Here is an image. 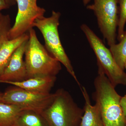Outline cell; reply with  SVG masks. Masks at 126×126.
Masks as SVG:
<instances>
[{
  "label": "cell",
  "mask_w": 126,
  "mask_h": 126,
  "mask_svg": "<svg viewBox=\"0 0 126 126\" xmlns=\"http://www.w3.org/2000/svg\"><path fill=\"white\" fill-rule=\"evenodd\" d=\"M94 82L93 98L99 108L104 126H126L121 105L122 96L101 70Z\"/></svg>",
  "instance_id": "6da1fadb"
},
{
  "label": "cell",
  "mask_w": 126,
  "mask_h": 126,
  "mask_svg": "<svg viewBox=\"0 0 126 126\" xmlns=\"http://www.w3.org/2000/svg\"><path fill=\"white\" fill-rule=\"evenodd\" d=\"M56 76H40L27 79L20 82H8L5 83L12 84L25 90L40 93H48L56 80Z\"/></svg>",
  "instance_id": "30bf717a"
},
{
  "label": "cell",
  "mask_w": 126,
  "mask_h": 126,
  "mask_svg": "<svg viewBox=\"0 0 126 126\" xmlns=\"http://www.w3.org/2000/svg\"><path fill=\"white\" fill-rule=\"evenodd\" d=\"M37 0H15L18 12L15 22L9 33V40L13 39L29 33L34 27L35 21L44 17L46 10L39 6Z\"/></svg>",
  "instance_id": "ba28073f"
},
{
  "label": "cell",
  "mask_w": 126,
  "mask_h": 126,
  "mask_svg": "<svg viewBox=\"0 0 126 126\" xmlns=\"http://www.w3.org/2000/svg\"><path fill=\"white\" fill-rule=\"evenodd\" d=\"M54 93L53 101L41 113L49 126H80L83 109L64 89H58Z\"/></svg>",
  "instance_id": "3957f363"
},
{
  "label": "cell",
  "mask_w": 126,
  "mask_h": 126,
  "mask_svg": "<svg viewBox=\"0 0 126 126\" xmlns=\"http://www.w3.org/2000/svg\"><path fill=\"white\" fill-rule=\"evenodd\" d=\"M55 93H40L16 87L3 93L0 102L16 105L23 110L41 113L53 101Z\"/></svg>",
  "instance_id": "52a82bcc"
},
{
  "label": "cell",
  "mask_w": 126,
  "mask_h": 126,
  "mask_svg": "<svg viewBox=\"0 0 126 126\" xmlns=\"http://www.w3.org/2000/svg\"><path fill=\"white\" fill-rule=\"evenodd\" d=\"M13 126H49L42 115L34 111L22 110L19 113Z\"/></svg>",
  "instance_id": "4fadbf2b"
},
{
  "label": "cell",
  "mask_w": 126,
  "mask_h": 126,
  "mask_svg": "<svg viewBox=\"0 0 126 126\" xmlns=\"http://www.w3.org/2000/svg\"><path fill=\"white\" fill-rule=\"evenodd\" d=\"M61 14L53 11L51 16L37 19L34 23L43 35L45 42L46 48L54 58L62 63L69 74L80 86L73 68L65 53L60 38L58 27Z\"/></svg>",
  "instance_id": "277c9868"
},
{
  "label": "cell",
  "mask_w": 126,
  "mask_h": 126,
  "mask_svg": "<svg viewBox=\"0 0 126 126\" xmlns=\"http://www.w3.org/2000/svg\"><path fill=\"white\" fill-rule=\"evenodd\" d=\"M22 110H24L16 105L0 102V126H13Z\"/></svg>",
  "instance_id": "5bb4252c"
},
{
  "label": "cell",
  "mask_w": 126,
  "mask_h": 126,
  "mask_svg": "<svg viewBox=\"0 0 126 126\" xmlns=\"http://www.w3.org/2000/svg\"><path fill=\"white\" fill-rule=\"evenodd\" d=\"M29 33V38L24 53L28 79L40 76H56L61 70V63L41 44L33 29Z\"/></svg>",
  "instance_id": "7a4b0ae2"
},
{
  "label": "cell",
  "mask_w": 126,
  "mask_h": 126,
  "mask_svg": "<svg viewBox=\"0 0 126 126\" xmlns=\"http://www.w3.org/2000/svg\"><path fill=\"white\" fill-rule=\"evenodd\" d=\"M124 68H125V69H126V63H125V67H124Z\"/></svg>",
  "instance_id": "603a6c76"
},
{
  "label": "cell",
  "mask_w": 126,
  "mask_h": 126,
  "mask_svg": "<svg viewBox=\"0 0 126 126\" xmlns=\"http://www.w3.org/2000/svg\"><path fill=\"white\" fill-rule=\"evenodd\" d=\"M29 38V33L6 41L0 46V75L8 65L16 50Z\"/></svg>",
  "instance_id": "7c38bea8"
},
{
  "label": "cell",
  "mask_w": 126,
  "mask_h": 126,
  "mask_svg": "<svg viewBox=\"0 0 126 126\" xmlns=\"http://www.w3.org/2000/svg\"><path fill=\"white\" fill-rule=\"evenodd\" d=\"M10 16L0 13V46L9 40V35L11 28Z\"/></svg>",
  "instance_id": "e0dca14e"
},
{
  "label": "cell",
  "mask_w": 126,
  "mask_h": 126,
  "mask_svg": "<svg viewBox=\"0 0 126 126\" xmlns=\"http://www.w3.org/2000/svg\"><path fill=\"white\" fill-rule=\"evenodd\" d=\"M96 57L98 69L101 70L114 87L126 85V73L115 61L109 49L87 25L81 26Z\"/></svg>",
  "instance_id": "5b68a950"
},
{
  "label": "cell",
  "mask_w": 126,
  "mask_h": 126,
  "mask_svg": "<svg viewBox=\"0 0 126 126\" xmlns=\"http://www.w3.org/2000/svg\"><path fill=\"white\" fill-rule=\"evenodd\" d=\"M81 90L85 104L80 126H104L99 108L96 104L94 106L92 105L89 94L84 87Z\"/></svg>",
  "instance_id": "8fae6325"
},
{
  "label": "cell",
  "mask_w": 126,
  "mask_h": 126,
  "mask_svg": "<svg viewBox=\"0 0 126 126\" xmlns=\"http://www.w3.org/2000/svg\"><path fill=\"white\" fill-rule=\"evenodd\" d=\"M91 0H83V2L84 5H87L91 1Z\"/></svg>",
  "instance_id": "44dd1931"
},
{
  "label": "cell",
  "mask_w": 126,
  "mask_h": 126,
  "mask_svg": "<svg viewBox=\"0 0 126 126\" xmlns=\"http://www.w3.org/2000/svg\"><path fill=\"white\" fill-rule=\"evenodd\" d=\"M121 105L124 117L126 119V94L121 97Z\"/></svg>",
  "instance_id": "ac0fdd59"
},
{
  "label": "cell",
  "mask_w": 126,
  "mask_h": 126,
  "mask_svg": "<svg viewBox=\"0 0 126 126\" xmlns=\"http://www.w3.org/2000/svg\"><path fill=\"white\" fill-rule=\"evenodd\" d=\"M109 49L117 65L124 70L126 61V31L119 43L110 46Z\"/></svg>",
  "instance_id": "9a60e30c"
},
{
  "label": "cell",
  "mask_w": 126,
  "mask_h": 126,
  "mask_svg": "<svg viewBox=\"0 0 126 126\" xmlns=\"http://www.w3.org/2000/svg\"><path fill=\"white\" fill-rule=\"evenodd\" d=\"M10 6L6 0H0V13L2 10L9 9Z\"/></svg>",
  "instance_id": "d6986e66"
},
{
  "label": "cell",
  "mask_w": 126,
  "mask_h": 126,
  "mask_svg": "<svg viewBox=\"0 0 126 126\" xmlns=\"http://www.w3.org/2000/svg\"><path fill=\"white\" fill-rule=\"evenodd\" d=\"M6 1L10 6L15 5L16 3L15 0H6Z\"/></svg>",
  "instance_id": "ffe728a7"
},
{
  "label": "cell",
  "mask_w": 126,
  "mask_h": 126,
  "mask_svg": "<svg viewBox=\"0 0 126 126\" xmlns=\"http://www.w3.org/2000/svg\"><path fill=\"white\" fill-rule=\"evenodd\" d=\"M119 12L117 39L120 41L124 35L126 24V0H117Z\"/></svg>",
  "instance_id": "2e32d148"
},
{
  "label": "cell",
  "mask_w": 126,
  "mask_h": 126,
  "mask_svg": "<svg viewBox=\"0 0 126 126\" xmlns=\"http://www.w3.org/2000/svg\"><path fill=\"white\" fill-rule=\"evenodd\" d=\"M87 8L94 12L100 31L109 47L116 44L119 20L117 0H94Z\"/></svg>",
  "instance_id": "8992f818"
},
{
  "label": "cell",
  "mask_w": 126,
  "mask_h": 126,
  "mask_svg": "<svg viewBox=\"0 0 126 126\" xmlns=\"http://www.w3.org/2000/svg\"><path fill=\"white\" fill-rule=\"evenodd\" d=\"M2 94H3V93L0 92V98L2 96Z\"/></svg>",
  "instance_id": "7402d4cb"
},
{
  "label": "cell",
  "mask_w": 126,
  "mask_h": 126,
  "mask_svg": "<svg viewBox=\"0 0 126 126\" xmlns=\"http://www.w3.org/2000/svg\"><path fill=\"white\" fill-rule=\"evenodd\" d=\"M27 41L23 43L13 54L8 65L0 75V83L20 82L28 79L25 63L23 60Z\"/></svg>",
  "instance_id": "9c48e42d"
}]
</instances>
